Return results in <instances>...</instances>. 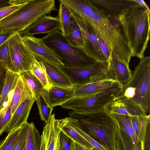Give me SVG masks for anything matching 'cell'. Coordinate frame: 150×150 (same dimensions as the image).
<instances>
[{
  "mask_svg": "<svg viewBox=\"0 0 150 150\" xmlns=\"http://www.w3.org/2000/svg\"><path fill=\"white\" fill-rule=\"evenodd\" d=\"M27 122L21 127L18 139L13 150H24L26 137Z\"/></svg>",
  "mask_w": 150,
  "mask_h": 150,
  "instance_id": "f35d334b",
  "label": "cell"
},
{
  "mask_svg": "<svg viewBox=\"0 0 150 150\" xmlns=\"http://www.w3.org/2000/svg\"><path fill=\"white\" fill-rule=\"evenodd\" d=\"M137 2L139 4L142 6L148 11H150L148 5L143 0H136Z\"/></svg>",
  "mask_w": 150,
  "mask_h": 150,
  "instance_id": "ee69618b",
  "label": "cell"
},
{
  "mask_svg": "<svg viewBox=\"0 0 150 150\" xmlns=\"http://www.w3.org/2000/svg\"><path fill=\"white\" fill-rule=\"evenodd\" d=\"M69 115L78 120L82 131L106 150H116L115 139L118 126L111 114L105 109L87 113L72 111Z\"/></svg>",
  "mask_w": 150,
  "mask_h": 150,
  "instance_id": "3957f363",
  "label": "cell"
},
{
  "mask_svg": "<svg viewBox=\"0 0 150 150\" xmlns=\"http://www.w3.org/2000/svg\"><path fill=\"white\" fill-rule=\"evenodd\" d=\"M60 29V22L57 16L53 17L46 16L40 18L25 30L19 33L23 37L41 33H49Z\"/></svg>",
  "mask_w": 150,
  "mask_h": 150,
  "instance_id": "4fadbf2b",
  "label": "cell"
},
{
  "mask_svg": "<svg viewBox=\"0 0 150 150\" xmlns=\"http://www.w3.org/2000/svg\"><path fill=\"white\" fill-rule=\"evenodd\" d=\"M54 0H29L20 8L0 21V34L20 33L40 18L56 11Z\"/></svg>",
  "mask_w": 150,
  "mask_h": 150,
  "instance_id": "5b68a950",
  "label": "cell"
},
{
  "mask_svg": "<svg viewBox=\"0 0 150 150\" xmlns=\"http://www.w3.org/2000/svg\"><path fill=\"white\" fill-rule=\"evenodd\" d=\"M11 4V0H0V8L6 6Z\"/></svg>",
  "mask_w": 150,
  "mask_h": 150,
  "instance_id": "f6af8a7d",
  "label": "cell"
},
{
  "mask_svg": "<svg viewBox=\"0 0 150 150\" xmlns=\"http://www.w3.org/2000/svg\"><path fill=\"white\" fill-rule=\"evenodd\" d=\"M116 121L118 128L126 134L134 150H144V145L137 138L132 128L130 116L110 113Z\"/></svg>",
  "mask_w": 150,
  "mask_h": 150,
  "instance_id": "44dd1931",
  "label": "cell"
},
{
  "mask_svg": "<svg viewBox=\"0 0 150 150\" xmlns=\"http://www.w3.org/2000/svg\"><path fill=\"white\" fill-rule=\"evenodd\" d=\"M105 109L110 113L130 116L144 115L147 113L140 106L126 100H116L106 107Z\"/></svg>",
  "mask_w": 150,
  "mask_h": 150,
  "instance_id": "ac0fdd59",
  "label": "cell"
},
{
  "mask_svg": "<svg viewBox=\"0 0 150 150\" xmlns=\"http://www.w3.org/2000/svg\"><path fill=\"white\" fill-rule=\"evenodd\" d=\"M74 141L60 130L59 135L58 150H74Z\"/></svg>",
  "mask_w": 150,
  "mask_h": 150,
  "instance_id": "74e56055",
  "label": "cell"
},
{
  "mask_svg": "<svg viewBox=\"0 0 150 150\" xmlns=\"http://www.w3.org/2000/svg\"><path fill=\"white\" fill-rule=\"evenodd\" d=\"M22 36L14 32L8 39L12 63L11 71L20 74L30 71L35 58L24 44Z\"/></svg>",
  "mask_w": 150,
  "mask_h": 150,
  "instance_id": "9c48e42d",
  "label": "cell"
},
{
  "mask_svg": "<svg viewBox=\"0 0 150 150\" xmlns=\"http://www.w3.org/2000/svg\"><path fill=\"white\" fill-rule=\"evenodd\" d=\"M69 124L74 129L91 145L98 150H106L88 135L79 127L78 120L70 117H66Z\"/></svg>",
  "mask_w": 150,
  "mask_h": 150,
  "instance_id": "d6a6232c",
  "label": "cell"
},
{
  "mask_svg": "<svg viewBox=\"0 0 150 150\" xmlns=\"http://www.w3.org/2000/svg\"><path fill=\"white\" fill-rule=\"evenodd\" d=\"M12 115L9 104L0 111V136L5 131L11 118Z\"/></svg>",
  "mask_w": 150,
  "mask_h": 150,
  "instance_id": "8d00e7d4",
  "label": "cell"
},
{
  "mask_svg": "<svg viewBox=\"0 0 150 150\" xmlns=\"http://www.w3.org/2000/svg\"><path fill=\"white\" fill-rule=\"evenodd\" d=\"M35 101L40 119L47 124L50 120L53 108L50 106L43 95H42Z\"/></svg>",
  "mask_w": 150,
  "mask_h": 150,
  "instance_id": "f546056e",
  "label": "cell"
},
{
  "mask_svg": "<svg viewBox=\"0 0 150 150\" xmlns=\"http://www.w3.org/2000/svg\"><path fill=\"white\" fill-rule=\"evenodd\" d=\"M108 62H96L91 65L86 67H67L63 66L60 67L67 75L74 85L110 79L108 73Z\"/></svg>",
  "mask_w": 150,
  "mask_h": 150,
  "instance_id": "ba28073f",
  "label": "cell"
},
{
  "mask_svg": "<svg viewBox=\"0 0 150 150\" xmlns=\"http://www.w3.org/2000/svg\"><path fill=\"white\" fill-rule=\"evenodd\" d=\"M8 39L0 45V61L2 62L8 70L11 71L12 66L9 47Z\"/></svg>",
  "mask_w": 150,
  "mask_h": 150,
  "instance_id": "d590c367",
  "label": "cell"
},
{
  "mask_svg": "<svg viewBox=\"0 0 150 150\" xmlns=\"http://www.w3.org/2000/svg\"><path fill=\"white\" fill-rule=\"evenodd\" d=\"M132 125L139 140L144 145L148 128L150 126V115L130 116Z\"/></svg>",
  "mask_w": 150,
  "mask_h": 150,
  "instance_id": "484cf974",
  "label": "cell"
},
{
  "mask_svg": "<svg viewBox=\"0 0 150 150\" xmlns=\"http://www.w3.org/2000/svg\"><path fill=\"white\" fill-rule=\"evenodd\" d=\"M122 86L116 82L105 89L95 94L74 97L61 106L80 113L94 112L105 109L109 104L117 99Z\"/></svg>",
  "mask_w": 150,
  "mask_h": 150,
  "instance_id": "52a82bcc",
  "label": "cell"
},
{
  "mask_svg": "<svg viewBox=\"0 0 150 150\" xmlns=\"http://www.w3.org/2000/svg\"><path fill=\"white\" fill-rule=\"evenodd\" d=\"M115 144L116 150H134L126 134L119 128L116 136Z\"/></svg>",
  "mask_w": 150,
  "mask_h": 150,
  "instance_id": "836d02e7",
  "label": "cell"
},
{
  "mask_svg": "<svg viewBox=\"0 0 150 150\" xmlns=\"http://www.w3.org/2000/svg\"><path fill=\"white\" fill-rule=\"evenodd\" d=\"M8 70L2 62L0 61V98L6 81Z\"/></svg>",
  "mask_w": 150,
  "mask_h": 150,
  "instance_id": "ab89813d",
  "label": "cell"
},
{
  "mask_svg": "<svg viewBox=\"0 0 150 150\" xmlns=\"http://www.w3.org/2000/svg\"><path fill=\"white\" fill-rule=\"evenodd\" d=\"M42 62L51 85L73 88L74 85L70 78L59 67Z\"/></svg>",
  "mask_w": 150,
  "mask_h": 150,
  "instance_id": "d6986e66",
  "label": "cell"
},
{
  "mask_svg": "<svg viewBox=\"0 0 150 150\" xmlns=\"http://www.w3.org/2000/svg\"><path fill=\"white\" fill-rule=\"evenodd\" d=\"M93 5L109 19L117 20L125 11L141 6L136 0H90Z\"/></svg>",
  "mask_w": 150,
  "mask_h": 150,
  "instance_id": "7c38bea8",
  "label": "cell"
},
{
  "mask_svg": "<svg viewBox=\"0 0 150 150\" xmlns=\"http://www.w3.org/2000/svg\"><path fill=\"white\" fill-rule=\"evenodd\" d=\"M72 12L85 22L96 35L103 41L116 59L129 68L131 50L122 30L113 24L110 19L100 13L90 0H79L74 4Z\"/></svg>",
  "mask_w": 150,
  "mask_h": 150,
  "instance_id": "6da1fadb",
  "label": "cell"
},
{
  "mask_svg": "<svg viewBox=\"0 0 150 150\" xmlns=\"http://www.w3.org/2000/svg\"><path fill=\"white\" fill-rule=\"evenodd\" d=\"M93 150H98L97 149H96L95 148H94Z\"/></svg>",
  "mask_w": 150,
  "mask_h": 150,
  "instance_id": "7dc6e473",
  "label": "cell"
},
{
  "mask_svg": "<svg viewBox=\"0 0 150 150\" xmlns=\"http://www.w3.org/2000/svg\"><path fill=\"white\" fill-rule=\"evenodd\" d=\"M79 26L82 33L83 45L82 49L85 53L96 62H108L103 53L96 34L93 29L79 17L72 15Z\"/></svg>",
  "mask_w": 150,
  "mask_h": 150,
  "instance_id": "8fae6325",
  "label": "cell"
},
{
  "mask_svg": "<svg viewBox=\"0 0 150 150\" xmlns=\"http://www.w3.org/2000/svg\"><path fill=\"white\" fill-rule=\"evenodd\" d=\"M63 35L70 45L82 48L83 41L82 33L79 26L72 16L68 28Z\"/></svg>",
  "mask_w": 150,
  "mask_h": 150,
  "instance_id": "cb8c5ba5",
  "label": "cell"
},
{
  "mask_svg": "<svg viewBox=\"0 0 150 150\" xmlns=\"http://www.w3.org/2000/svg\"><path fill=\"white\" fill-rule=\"evenodd\" d=\"M22 38L24 45L37 60L59 67L64 66L61 58L47 46L41 38L33 35L24 36Z\"/></svg>",
  "mask_w": 150,
  "mask_h": 150,
  "instance_id": "30bf717a",
  "label": "cell"
},
{
  "mask_svg": "<svg viewBox=\"0 0 150 150\" xmlns=\"http://www.w3.org/2000/svg\"><path fill=\"white\" fill-rule=\"evenodd\" d=\"M150 11L142 6L124 11L117 21L129 47L132 56L144 57L149 39Z\"/></svg>",
  "mask_w": 150,
  "mask_h": 150,
  "instance_id": "7a4b0ae2",
  "label": "cell"
},
{
  "mask_svg": "<svg viewBox=\"0 0 150 150\" xmlns=\"http://www.w3.org/2000/svg\"><path fill=\"white\" fill-rule=\"evenodd\" d=\"M117 100H126L150 111V57H144L132 72L129 81L122 85Z\"/></svg>",
  "mask_w": 150,
  "mask_h": 150,
  "instance_id": "277c9868",
  "label": "cell"
},
{
  "mask_svg": "<svg viewBox=\"0 0 150 150\" xmlns=\"http://www.w3.org/2000/svg\"><path fill=\"white\" fill-rule=\"evenodd\" d=\"M26 82L33 93L35 100L42 95H44L46 91L39 80L31 71L19 74Z\"/></svg>",
  "mask_w": 150,
  "mask_h": 150,
  "instance_id": "83f0119b",
  "label": "cell"
},
{
  "mask_svg": "<svg viewBox=\"0 0 150 150\" xmlns=\"http://www.w3.org/2000/svg\"><path fill=\"white\" fill-rule=\"evenodd\" d=\"M19 74L9 103L12 115L21 103L26 100L34 97L27 83L20 74Z\"/></svg>",
  "mask_w": 150,
  "mask_h": 150,
  "instance_id": "ffe728a7",
  "label": "cell"
},
{
  "mask_svg": "<svg viewBox=\"0 0 150 150\" xmlns=\"http://www.w3.org/2000/svg\"><path fill=\"white\" fill-rule=\"evenodd\" d=\"M58 125L62 131L75 142L88 150H93L95 148L80 135L67 121L66 118L56 119Z\"/></svg>",
  "mask_w": 150,
  "mask_h": 150,
  "instance_id": "d4e9b609",
  "label": "cell"
},
{
  "mask_svg": "<svg viewBox=\"0 0 150 150\" xmlns=\"http://www.w3.org/2000/svg\"><path fill=\"white\" fill-rule=\"evenodd\" d=\"M19 75V74L8 70L6 81L0 98V111L9 104Z\"/></svg>",
  "mask_w": 150,
  "mask_h": 150,
  "instance_id": "603a6c76",
  "label": "cell"
},
{
  "mask_svg": "<svg viewBox=\"0 0 150 150\" xmlns=\"http://www.w3.org/2000/svg\"><path fill=\"white\" fill-rule=\"evenodd\" d=\"M29 0H11V4L8 6L0 8V21L5 18L25 4Z\"/></svg>",
  "mask_w": 150,
  "mask_h": 150,
  "instance_id": "e575fe53",
  "label": "cell"
},
{
  "mask_svg": "<svg viewBox=\"0 0 150 150\" xmlns=\"http://www.w3.org/2000/svg\"><path fill=\"white\" fill-rule=\"evenodd\" d=\"M96 35L98 38L101 49L107 60L108 61L110 56L108 48L102 40L98 36Z\"/></svg>",
  "mask_w": 150,
  "mask_h": 150,
  "instance_id": "60d3db41",
  "label": "cell"
},
{
  "mask_svg": "<svg viewBox=\"0 0 150 150\" xmlns=\"http://www.w3.org/2000/svg\"><path fill=\"white\" fill-rule=\"evenodd\" d=\"M57 16L60 23V30L64 34L68 28L72 15L67 6L62 3L60 2Z\"/></svg>",
  "mask_w": 150,
  "mask_h": 150,
  "instance_id": "4dcf8cb0",
  "label": "cell"
},
{
  "mask_svg": "<svg viewBox=\"0 0 150 150\" xmlns=\"http://www.w3.org/2000/svg\"><path fill=\"white\" fill-rule=\"evenodd\" d=\"M116 82L112 80L106 79L82 84L74 85L73 87L74 97L95 94L105 89Z\"/></svg>",
  "mask_w": 150,
  "mask_h": 150,
  "instance_id": "7402d4cb",
  "label": "cell"
},
{
  "mask_svg": "<svg viewBox=\"0 0 150 150\" xmlns=\"http://www.w3.org/2000/svg\"><path fill=\"white\" fill-rule=\"evenodd\" d=\"M41 38L47 46L61 58L64 66L86 67L96 62L88 56L82 48L70 45L59 30L47 33Z\"/></svg>",
  "mask_w": 150,
  "mask_h": 150,
  "instance_id": "8992f818",
  "label": "cell"
},
{
  "mask_svg": "<svg viewBox=\"0 0 150 150\" xmlns=\"http://www.w3.org/2000/svg\"><path fill=\"white\" fill-rule=\"evenodd\" d=\"M60 130L54 114L52 115L49 121L44 127L41 136V150H58Z\"/></svg>",
  "mask_w": 150,
  "mask_h": 150,
  "instance_id": "5bb4252c",
  "label": "cell"
},
{
  "mask_svg": "<svg viewBox=\"0 0 150 150\" xmlns=\"http://www.w3.org/2000/svg\"><path fill=\"white\" fill-rule=\"evenodd\" d=\"M35 100L34 97L26 100L20 104L13 113L5 132L9 133L27 122L30 111Z\"/></svg>",
  "mask_w": 150,
  "mask_h": 150,
  "instance_id": "9a60e30c",
  "label": "cell"
},
{
  "mask_svg": "<svg viewBox=\"0 0 150 150\" xmlns=\"http://www.w3.org/2000/svg\"><path fill=\"white\" fill-rule=\"evenodd\" d=\"M21 127L12 131L0 142V150H13L19 137Z\"/></svg>",
  "mask_w": 150,
  "mask_h": 150,
  "instance_id": "1f68e13d",
  "label": "cell"
},
{
  "mask_svg": "<svg viewBox=\"0 0 150 150\" xmlns=\"http://www.w3.org/2000/svg\"><path fill=\"white\" fill-rule=\"evenodd\" d=\"M50 106H61L74 97L73 88L51 85L43 95Z\"/></svg>",
  "mask_w": 150,
  "mask_h": 150,
  "instance_id": "e0dca14e",
  "label": "cell"
},
{
  "mask_svg": "<svg viewBox=\"0 0 150 150\" xmlns=\"http://www.w3.org/2000/svg\"><path fill=\"white\" fill-rule=\"evenodd\" d=\"M74 150H88L81 145L74 142Z\"/></svg>",
  "mask_w": 150,
  "mask_h": 150,
  "instance_id": "bcb514c9",
  "label": "cell"
},
{
  "mask_svg": "<svg viewBox=\"0 0 150 150\" xmlns=\"http://www.w3.org/2000/svg\"><path fill=\"white\" fill-rule=\"evenodd\" d=\"M31 71L41 82L46 90L50 86L45 67L41 61L35 59L31 68Z\"/></svg>",
  "mask_w": 150,
  "mask_h": 150,
  "instance_id": "f1b7e54d",
  "label": "cell"
},
{
  "mask_svg": "<svg viewBox=\"0 0 150 150\" xmlns=\"http://www.w3.org/2000/svg\"><path fill=\"white\" fill-rule=\"evenodd\" d=\"M15 32L0 34V45L8 40Z\"/></svg>",
  "mask_w": 150,
  "mask_h": 150,
  "instance_id": "7bdbcfd3",
  "label": "cell"
},
{
  "mask_svg": "<svg viewBox=\"0 0 150 150\" xmlns=\"http://www.w3.org/2000/svg\"><path fill=\"white\" fill-rule=\"evenodd\" d=\"M108 73L110 79L123 85L130 79L132 72L127 67L119 61L112 53L108 61Z\"/></svg>",
  "mask_w": 150,
  "mask_h": 150,
  "instance_id": "2e32d148",
  "label": "cell"
},
{
  "mask_svg": "<svg viewBox=\"0 0 150 150\" xmlns=\"http://www.w3.org/2000/svg\"><path fill=\"white\" fill-rule=\"evenodd\" d=\"M144 150H150V126L147 130L144 143Z\"/></svg>",
  "mask_w": 150,
  "mask_h": 150,
  "instance_id": "b9f144b4",
  "label": "cell"
},
{
  "mask_svg": "<svg viewBox=\"0 0 150 150\" xmlns=\"http://www.w3.org/2000/svg\"><path fill=\"white\" fill-rule=\"evenodd\" d=\"M27 134L24 150H41V137L33 122L27 123Z\"/></svg>",
  "mask_w": 150,
  "mask_h": 150,
  "instance_id": "4316f807",
  "label": "cell"
}]
</instances>
